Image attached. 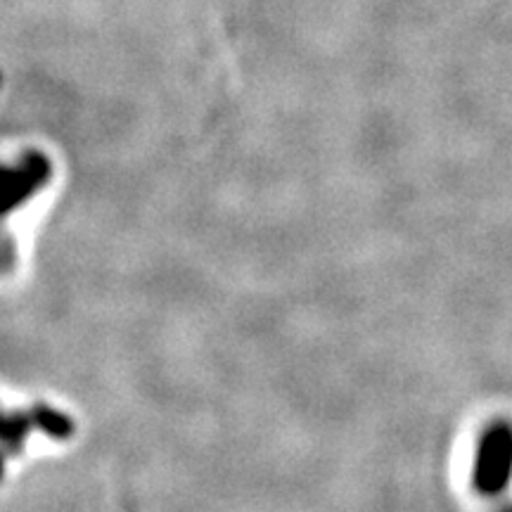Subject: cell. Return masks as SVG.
I'll return each mask as SVG.
<instances>
[{
  "mask_svg": "<svg viewBox=\"0 0 512 512\" xmlns=\"http://www.w3.org/2000/svg\"><path fill=\"white\" fill-rule=\"evenodd\" d=\"M512 479V425L494 422L486 427L477 446L472 484L482 496H498Z\"/></svg>",
  "mask_w": 512,
  "mask_h": 512,
  "instance_id": "cell-1",
  "label": "cell"
},
{
  "mask_svg": "<svg viewBox=\"0 0 512 512\" xmlns=\"http://www.w3.org/2000/svg\"><path fill=\"white\" fill-rule=\"evenodd\" d=\"M53 176V164L38 150L24 152L17 162L5 166L3 174V209L12 214L38 195Z\"/></svg>",
  "mask_w": 512,
  "mask_h": 512,
  "instance_id": "cell-2",
  "label": "cell"
},
{
  "mask_svg": "<svg viewBox=\"0 0 512 512\" xmlns=\"http://www.w3.org/2000/svg\"><path fill=\"white\" fill-rule=\"evenodd\" d=\"M34 427H38L50 439H69L74 434V422L67 413L57 411V408L48 406V403H36L29 408Z\"/></svg>",
  "mask_w": 512,
  "mask_h": 512,
  "instance_id": "cell-3",
  "label": "cell"
},
{
  "mask_svg": "<svg viewBox=\"0 0 512 512\" xmlns=\"http://www.w3.org/2000/svg\"><path fill=\"white\" fill-rule=\"evenodd\" d=\"M34 430V420L29 411H8L3 418V448L5 456L15 458L22 453L29 434Z\"/></svg>",
  "mask_w": 512,
  "mask_h": 512,
  "instance_id": "cell-4",
  "label": "cell"
}]
</instances>
